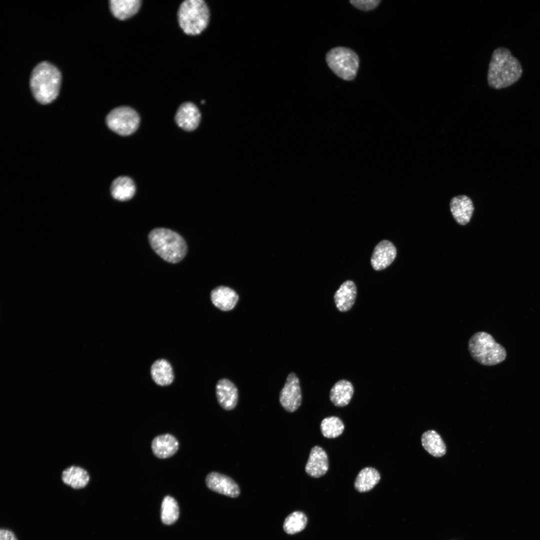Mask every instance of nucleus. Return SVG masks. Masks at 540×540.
Segmentation results:
<instances>
[{"mask_svg":"<svg viewBox=\"0 0 540 540\" xmlns=\"http://www.w3.org/2000/svg\"><path fill=\"white\" fill-rule=\"evenodd\" d=\"M522 74L520 62L508 48L498 47L493 51L487 74L490 87L500 90L510 86L518 81Z\"/></svg>","mask_w":540,"mask_h":540,"instance_id":"nucleus-1","label":"nucleus"},{"mask_svg":"<svg viewBox=\"0 0 540 540\" xmlns=\"http://www.w3.org/2000/svg\"><path fill=\"white\" fill-rule=\"evenodd\" d=\"M61 82L60 70L46 61L38 64L32 71L30 87L37 101L47 104L54 100L59 93Z\"/></svg>","mask_w":540,"mask_h":540,"instance_id":"nucleus-2","label":"nucleus"},{"mask_svg":"<svg viewBox=\"0 0 540 540\" xmlns=\"http://www.w3.org/2000/svg\"><path fill=\"white\" fill-rule=\"evenodd\" d=\"M148 240L156 253L169 262L176 263L180 261L187 252L184 239L169 229H154L148 234Z\"/></svg>","mask_w":540,"mask_h":540,"instance_id":"nucleus-3","label":"nucleus"},{"mask_svg":"<svg viewBox=\"0 0 540 540\" xmlns=\"http://www.w3.org/2000/svg\"><path fill=\"white\" fill-rule=\"evenodd\" d=\"M468 350L472 358L484 366L497 364L506 356L505 348L491 334L484 332H476L470 338Z\"/></svg>","mask_w":540,"mask_h":540,"instance_id":"nucleus-4","label":"nucleus"},{"mask_svg":"<svg viewBox=\"0 0 540 540\" xmlns=\"http://www.w3.org/2000/svg\"><path fill=\"white\" fill-rule=\"evenodd\" d=\"M178 18L179 25L185 34H199L208 25L210 9L203 0H186L180 6Z\"/></svg>","mask_w":540,"mask_h":540,"instance_id":"nucleus-5","label":"nucleus"},{"mask_svg":"<svg viewBox=\"0 0 540 540\" xmlns=\"http://www.w3.org/2000/svg\"><path fill=\"white\" fill-rule=\"evenodd\" d=\"M326 61L331 70L344 80H352L356 76L359 58L349 48L338 46L331 49L326 54Z\"/></svg>","mask_w":540,"mask_h":540,"instance_id":"nucleus-6","label":"nucleus"},{"mask_svg":"<svg viewBox=\"0 0 540 540\" xmlns=\"http://www.w3.org/2000/svg\"><path fill=\"white\" fill-rule=\"evenodd\" d=\"M106 121L112 130L120 136H127L138 128L140 118L134 108L120 106L112 110L107 115Z\"/></svg>","mask_w":540,"mask_h":540,"instance_id":"nucleus-7","label":"nucleus"},{"mask_svg":"<svg viewBox=\"0 0 540 540\" xmlns=\"http://www.w3.org/2000/svg\"><path fill=\"white\" fill-rule=\"evenodd\" d=\"M279 400L283 408L290 412H295L300 406L302 392L299 379L294 372H291L288 376L280 392Z\"/></svg>","mask_w":540,"mask_h":540,"instance_id":"nucleus-8","label":"nucleus"},{"mask_svg":"<svg viewBox=\"0 0 540 540\" xmlns=\"http://www.w3.org/2000/svg\"><path fill=\"white\" fill-rule=\"evenodd\" d=\"M205 482L210 490L230 498H236L240 494L238 484L230 476L212 472L207 474Z\"/></svg>","mask_w":540,"mask_h":540,"instance_id":"nucleus-9","label":"nucleus"},{"mask_svg":"<svg viewBox=\"0 0 540 540\" xmlns=\"http://www.w3.org/2000/svg\"><path fill=\"white\" fill-rule=\"evenodd\" d=\"M201 114L198 108L192 102L182 103L178 108L174 120L180 128L186 131H192L198 126Z\"/></svg>","mask_w":540,"mask_h":540,"instance_id":"nucleus-10","label":"nucleus"},{"mask_svg":"<svg viewBox=\"0 0 540 540\" xmlns=\"http://www.w3.org/2000/svg\"><path fill=\"white\" fill-rule=\"evenodd\" d=\"M396 256L394 245L388 240H382L374 249L370 258L371 265L374 270H382L393 262Z\"/></svg>","mask_w":540,"mask_h":540,"instance_id":"nucleus-11","label":"nucleus"},{"mask_svg":"<svg viewBox=\"0 0 540 540\" xmlns=\"http://www.w3.org/2000/svg\"><path fill=\"white\" fill-rule=\"evenodd\" d=\"M216 394L218 404L224 410H230L236 406L238 390L230 380L226 378L219 380L216 386Z\"/></svg>","mask_w":540,"mask_h":540,"instance_id":"nucleus-12","label":"nucleus"},{"mask_svg":"<svg viewBox=\"0 0 540 540\" xmlns=\"http://www.w3.org/2000/svg\"><path fill=\"white\" fill-rule=\"evenodd\" d=\"M328 470V460L326 452L318 446L312 448L305 466L306 473L318 478L325 474Z\"/></svg>","mask_w":540,"mask_h":540,"instance_id":"nucleus-13","label":"nucleus"},{"mask_svg":"<svg viewBox=\"0 0 540 540\" xmlns=\"http://www.w3.org/2000/svg\"><path fill=\"white\" fill-rule=\"evenodd\" d=\"M450 206L451 212L458 224L465 225L470 222L474 206L469 197L466 195L454 196L450 200Z\"/></svg>","mask_w":540,"mask_h":540,"instance_id":"nucleus-14","label":"nucleus"},{"mask_svg":"<svg viewBox=\"0 0 540 540\" xmlns=\"http://www.w3.org/2000/svg\"><path fill=\"white\" fill-rule=\"evenodd\" d=\"M356 287L354 282H344L334 294V301L338 310L341 312L348 311L355 302Z\"/></svg>","mask_w":540,"mask_h":540,"instance_id":"nucleus-15","label":"nucleus"},{"mask_svg":"<svg viewBox=\"0 0 540 540\" xmlns=\"http://www.w3.org/2000/svg\"><path fill=\"white\" fill-rule=\"evenodd\" d=\"M210 299L213 304L222 311L232 310L238 300V296L232 289L219 286L212 290Z\"/></svg>","mask_w":540,"mask_h":540,"instance_id":"nucleus-16","label":"nucleus"},{"mask_svg":"<svg viewBox=\"0 0 540 540\" xmlns=\"http://www.w3.org/2000/svg\"><path fill=\"white\" fill-rule=\"evenodd\" d=\"M178 448V442L170 434H164L155 437L152 442L154 454L160 458H166L174 455Z\"/></svg>","mask_w":540,"mask_h":540,"instance_id":"nucleus-17","label":"nucleus"},{"mask_svg":"<svg viewBox=\"0 0 540 540\" xmlns=\"http://www.w3.org/2000/svg\"><path fill=\"white\" fill-rule=\"evenodd\" d=\"M354 388L352 384L346 380L338 381L332 386L330 398L336 406L344 407L348 405L352 398Z\"/></svg>","mask_w":540,"mask_h":540,"instance_id":"nucleus-18","label":"nucleus"},{"mask_svg":"<svg viewBox=\"0 0 540 540\" xmlns=\"http://www.w3.org/2000/svg\"><path fill=\"white\" fill-rule=\"evenodd\" d=\"M150 374L154 382L160 386H169L174 380L172 368L165 359L158 360L152 364Z\"/></svg>","mask_w":540,"mask_h":540,"instance_id":"nucleus-19","label":"nucleus"},{"mask_svg":"<svg viewBox=\"0 0 540 540\" xmlns=\"http://www.w3.org/2000/svg\"><path fill=\"white\" fill-rule=\"evenodd\" d=\"M136 192V186L133 180L126 176L116 178L112 182L110 193L116 200L126 201L131 199Z\"/></svg>","mask_w":540,"mask_h":540,"instance_id":"nucleus-20","label":"nucleus"},{"mask_svg":"<svg viewBox=\"0 0 540 540\" xmlns=\"http://www.w3.org/2000/svg\"><path fill=\"white\" fill-rule=\"evenodd\" d=\"M110 8L112 14L120 20H125L136 14L142 4L140 0H110Z\"/></svg>","mask_w":540,"mask_h":540,"instance_id":"nucleus-21","label":"nucleus"},{"mask_svg":"<svg viewBox=\"0 0 540 540\" xmlns=\"http://www.w3.org/2000/svg\"><path fill=\"white\" fill-rule=\"evenodd\" d=\"M424 449L434 457L440 458L446 452V445L440 436L434 430H428L423 433L421 438Z\"/></svg>","mask_w":540,"mask_h":540,"instance_id":"nucleus-22","label":"nucleus"},{"mask_svg":"<svg viewBox=\"0 0 540 540\" xmlns=\"http://www.w3.org/2000/svg\"><path fill=\"white\" fill-rule=\"evenodd\" d=\"M90 479L88 472L78 466H69L62 474L63 482L74 489L84 488L88 484Z\"/></svg>","mask_w":540,"mask_h":540,"instance_id":"nucleus-23","label":"nucleus"},{"mask_svg":"<svg viewBox=\"0 0 540 540\" xmlns=\"http://www.w3.org/2000/svg\"><path fill=\"white\" fill-rule=\"evenodd\" d=\"M380 479V475L378 470L372 467H366L362 468L357 475L354 486L358 492H367L372 490Z\"/></svg>","mask_w":540,"mask_h":540,"instance_id":"nucleus-24","label":"nucleus"},{"mask_svg":"<svg viewBox=\"0 0 540 540\" xmlns=\"http://www.w3.org/2000/svg\"><path fill=\"white\" fill-rule=\"evenodd\" d=\"M320 428L324 437L334 438L342 434L344 429V425L338 417L331 416L322 420Z\"/></svg>","mask_w":540,"mask_h":540,"instance_id":"nucleus-25","label":"nucleus"},{"mask_svg":"<svg viewBox=\"0 0 540 540\" xmlns=\"http://www.w3.org/2000/svg\"><path fill=\"white\" fill-rule=\"evenodd\" d=\"M308 518L302 512L296 511L289 514L285 519L283 528L289 534H294L302 531L306 526Z\"/></svg>","mask_w":540,"mask_h":540,"instance_id":"nucleus-26","label":"nucleus"},{"mask_svg":"<svg viewBox=\"0 0 540 540\" xmlns=\"http://www.w3.org/2000/svg\"><path fill=\"white\" fill-rule=\"evenodd\" d=\"M179 516V508L176 501L172 497L167 496L162 502L161 506V520L164 524L170 525L174 524Z\"/></svg>","mask_w":540,"mask_h":540,"instance_id":"nucleus-27","label":"nucleus"},{"mask_svg":"<svg viewBox=\"0 0 540 540\" xmlns=\"http://www.w3.org/2000/svg\"><path fill=\"white\" fill-rule=\"evenodd\" d=\"M350 3L356 8L368 11L376 8L380 2V0H350Z\"/></svg>","mask_w":540,"mask_h":540,"instance_id":"nucleus-28","label":"nucleus"},{"mask_svg":"<svg viewBox=\"0 0 540 540\" xmlns=\"http://www.w3.org/2000/svg\"><path fill=\"white\" fill-rule=\"evenodd\" d=\"M0 540H17L14 533L8 529L1 528L0 530Z\"/></svg>","mask_w":540,"mask_h":540,"instance_id":"nucleus-29","label":"nucleus"}]
</instances>
